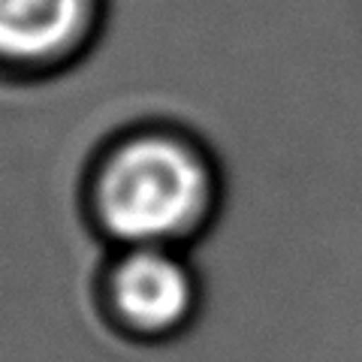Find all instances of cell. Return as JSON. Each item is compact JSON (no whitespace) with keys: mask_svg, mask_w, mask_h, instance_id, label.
<instances>
[{"mask_svg":"<svg viewBox=\"0 0 362 362\" xmlns=\"http://www.w3.org/2000/svg\"><path fill=\"white\" fill-rule=\"evenodd\" d=\"M103 296L124 329L169 338L197 317L202 284L185 247H115L103 272Z\"/></svg>","mask_w":362,"mask_h":362,"instance_id":"obj_3","label":"cell"},{"mask_svg":"<svg viewBox=\"0 0 362 362\" xmlns=\"http://www.w3.org/2000/svg\"><path fill=\"white\" fill-rule=\"evenodd\" d=\"M223 169L211 145L173 121L121 127L82 175V214L112 247H187L223 209Z\"/></svg>","mask_w":362,"mask_h":362,"instance_id":"obj_1","label":"cell"},{"mask_svg":"<svg viewBox=\"0 0 362 362\" xmlns=\"http://www.w3.org/2000/svg\"><path fill=\"white\" fill-rule=\"evenodd\" d=\"M109 0H0V78L45 82L82 64L106 28Z\"/></svg>","mask_w":362,"mask_h":362,"instance_id":"obj_2","label":"cell"}]
</instances>
